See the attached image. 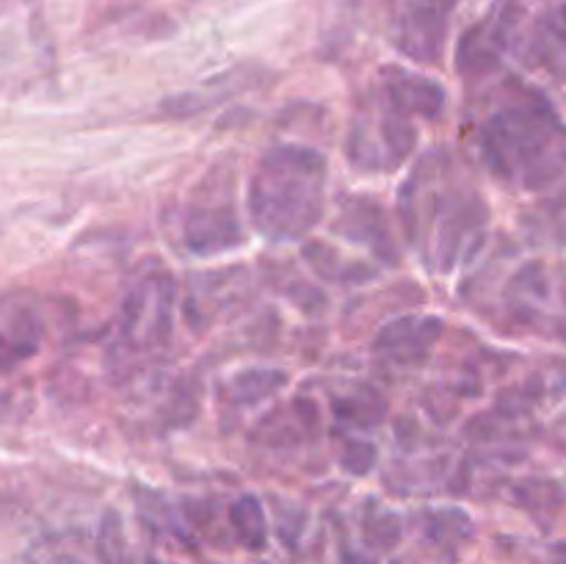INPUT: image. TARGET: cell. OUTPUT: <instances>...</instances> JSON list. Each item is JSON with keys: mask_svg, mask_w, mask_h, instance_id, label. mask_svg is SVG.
Here are the masks:
<instances>
[{"mask_svg": "<svg viewBox=\"0 0 566 564\" xmlns=\"http://www.w3.org/2000/svg\"><path fill=\"white\" fill-rule=\"evenodd\" d=\"M401 227L426 269L453 271L468 263L486 238V202L446 153L418 160L401 188Z\"/></svg>", "mask_w": 566, "mask_h": 564, "instance_id": "6da1fadb", "label": "cell"}, {"mask_svg": "<svg viewBox=\"0 0 566 564\" xmlns=\"http://www.w3.org/2000/svg\"><path fill=\"white\" fill-rule=\"evenodd\" d=\"M481 153L503 182L542 191L566 175V125L542 97L509 103L481 127Z\"/></svg>", "mask_w": 566, "mask_h": 564, "instance_id": "7a4b0ae2", "label": "cell"}, {"mask_svg": "<svg viewBox=\"0 0 566 564\" xmlns=\"http://www.w3.org/2000/svg\"><path fill=\"white\" fill-rule=\"evenodd\" d=\"M247 208L254 227L271 241L307 236L326 208L324 155L298 144L269 149L249 180Z\"/></svg>", "mask_w": 566, "mask_h": 564, "instance_id": "3957f363", "label": "cell"}, {"mask_svg": "<svg viewBox=\"0 0 566 564\" xmlns=\"http://www.w3.org/2000/svg\"><path fill=\"white\" fill-rule=\"evenodd\" d=\"M53 61L36 0H0V94L20 92Z\"/></svg>", "mask_w": 566, "mask_h": 564, "instance_id": "277c9868", "label": "cell"}, {"mask_svg": "<svg viewBox=\"0 0 566 564\" xmlns=\"http://www.w3.org/2000/svg\"><path fill=\"white\" fill-rule=\"evenodd\" d=\"M415 142H418V133H415L412 119L381 97L379 108L359 116L352 125L346 153L348 160L359 169L385 171L401 164L412 153Z\"/></svg>", "mask_w": 566, "mask_h": 564, "instance_id": "5b68a950", "label": "cell"}, {"mask_svg": "<svg viewBox=\"0 0 566 564\" xmlns=\"http://www.w3.org/2000/svg\"><path fill=\"white\" fill-rule=\"evenodd\" d=\"M457 0H385L392 44L420 64H437Z\"/></svg>", "mask_w": 566, "mask_h": 564, "instance_id": "8992f818", "label": "cell"}, {"mask_svg": "<svg viewBox=\"0 0 566 564\" xmlns=\"http://www.w3.org/2000/svg\"><path fill=\"white\" fill-rule=\"evenodd\" d=\"M171 310H175V282L166 274L147 276L138 282L122 307V337L130 348L144 352L155 348L169 337Z\"/></svg>", "mask_w": 566, "mask_h": 564, "instance_id": "52a82bcc", "label": "cell"}, {"mask_svg": "<svg viewBox=\"0 0 566 564\" xmlns=\"http://www.w3.org/2000/svg\"><path fill=\"white\" fill-rule=\"evenodd\" d=\"M520 14L514 6H497L490 17L475 22L468 33H464L462 44H459V72L464 75H486L501 64L506 50L512 48L514 36H517Z\"/></svg>", "mask_w": 566, "mask_h": 564, "instance_id": "ba28073f", "label": "cell"}, {"mask_svg": "<svg viewBox=\"0 0 566 564\" xmlns=\"http://www.w3.org/2000/svg\"><path fill=\"white\" fill-rule=\"evenodd\" d=\"M42 315L31 299H0V374L33 357L42 346Z\"/></svg>", "mask_w": 566, "mask_h": 564, "instance_id": "9c48e42d", "label": "cell"}, {"mask_svg": "<svg viewBox=\"0 0 566 564\" xmlns=\"http://www.w3.org/2000/svg\"><path fill=\"white\" fill-rule=\"evenodd\" d=\"M440 332L442 318H434V315H403V318L390 321L376 335L374 346L376 352L385 354L392 363L415 365L429 357Z\"/></svg>", "mask_w": 566, "mask_h": 564, "instance_id": "30bf717a", "label": "cell"}, {"mask_svg": "<svg viewBox=\"0 0 566 564\" xmlns=\"http://www.w3.org/2000/svg\"><path fill=\"white\" fill-rule=\"evenodd\" d=\"M186 247L197 254H219L235 249L243 241L241 221L232 205H208L193 208L182 224Z\"/></svg>", "mask_w": 566, "mask_h": 564, "instance_id": "8fae6325", "label": "cell"}, {"mask_svg": "<svg viewBox=\"0 0 566 564\" xmlns=\"http://www.w3.org/2000/svg\"><path fill=\"white\" fill-rule=\"evenodd\" d=\"M381 97L407 116H426L434 119L440 116L446 92L429 77H418L407 70H385L381 72Z\"/></svg>", "mask_w": 566, "mask_h": 564, "instance_id": "7c38bea8", "label": "cell"}, {"mask_svg": "<svg viewBox=\"0 0 566 564\" xmlns=\"http://www.w3.org/2000/svg\"><path fill=\"white\" fill-rule=\"evenodd\" d=\"M337 230H343L346 236H352L354 241H363L365 247H370L374 252H379L381 258L390 260L392 254V243H390V232H387L385 219H381L379 208L365 199H354V202L343 205L340 221H337Z\"/></svg>", "mask_w": 566, "mask_h": 564, "instance_id": "4fadbf2b", "label": "cell"}, {"mask_svg": "<svg viewBox=\"0 0 566 564\" xmlns=\"http://www.w3.org/2000/svg\"><path fill=\"white\" fill-rule=\"evenodd\" d=\"M534 53L553 75L566 81V3L553 6L534 28Z\"/></svg>", "mask_w": 566, "mask_h": 564, "instance_id": "5bb4252c", "label": "cell"}, {"mask_svg": "<svg viewBox=\"0 0 566 564\" xmlns=\"http://www.w3.org/2000/svg\"><path fill=\"white\" fill-rule=\"evenodd\" d=\"M230 525L243 547L263 551L265 547V512L254 495H241L230 506Z\"/></svg>", "mask_w": 566, "mask_h": 564, "instance_id": "9a60e30c", "label": "cell"}, {"mask_svg": "<svg viewBox=\"0 0 566 564\" xmlns=\"http://www.w3.org/2000/svg\"><path fill=\"white\" fill-rule=\"evenodd\" d=\"M287 382V376L276 368H252L243 374L232 376L227 385V398L235 404H258L274 390H280Z\"/></svg>", "mask_w": 566, "mask_h": 564, "instance_id": "2e32d148", "label": "cell"}, {"mask_svg": "<svg viewBox=\"0 0 566 564\" xmlns=\"http://www.w3.org/2000/svg\"><path fill=\"white\" fill-rule=\"evenodd\" d=\"M401 536V525H398V518H392L390 512H376L374 518L365 520V540L370 542L379 551H390L392 545Z\"/></svg>", "mask_w": 566, "mask_h": 564, "instance_id": "e0dca14e", "label": "cell"}, {"mask_svg": "<svg viewBox=\"0 0 566 564\" xmlns=\"http://www.w3.org/2000/svg\"><path fill=\"white\" fill-rule=\"evenodd\" d=\"M31 564H83L75 553H70L66 547H61L59 542H39L36 547L28 556Z\"/></svg>", "mask_w": 566, "mask_h": 564, "instance_id": "ac0fdd59", "label": "cell"}, {"mask_svg": "<svg viewBox=\"0 0 566 564\" xmlns=\"http://www.w3.org/2000/svg\"><path fill=\"white\" fill-rule=\"evenodd\" d=\"M374 459H376L374 446H368V442H357V440H354L352 446L346 448V453H343V464H346L348 470H354V473H368Z\"/></svg>", "mask_w": 566, "mask_h": 564, "instance_id": "d6986e66", "label": "cell"}, {"mask_svg": "<svg viewBox=\"0 0 566 564\" xmlns=\"http://www.w3.org/2000/svg\"><path fill=\"white\" fill-rule=\"evenodd\" d=\"M553 564H566V540L553 545Z\"/></svg>", "mask_w": 566, "mask_h": 564, "instance_id": "ffe728a7", "label": "cell"}]
</instances>
